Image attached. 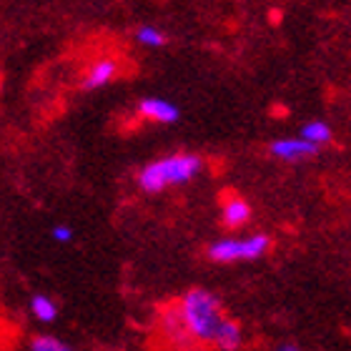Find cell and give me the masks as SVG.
Returning <instances> with one entry per match:
<instances>
[{"mask_svg":"<svg viewBox=\"0 0 351 351\" xmlns=\"http://www.w3.org/2000/svg\"><path fill=\"white\" fill-rule=\"evenodd\" d=\"M176 304H178L186 329L198 344V349L204 346V349L216 351L221 334L231 324V316L226 314L219 296L204 286H191L189 291H183L176 299Z\"/></svg>","mask_w":351,"mask_h":351,"instance_id":"6da1fadb","label":"cell"},{"mask_svg":"<svg viewBox=\"0 0 351 351\" xmlns=\"http://www.w3.org/2000/svg\"><path fill=\"white\" fill-rule=\"evenodd\" d=\"M204 171V158L196 154H171L146 163L136 176L143 193H163L173 186H186Z\"/></svg>","mask_w":351,"mask_h":351,"instance_id":"7a4b0ae2","label":"cell"},{"mask_svg":"<svg viewBox=\"0 0 351 351\" xmlns=\"http://www.w3.org/2000/svg\"><path fill=\"white\" fill-rule=\"evenodd\" d=\"M271 251V239L266 234H246V236H226L213 241L206 249V256L213 263L231 266V263H246L266 256Z\"/></svg>","mask_w":351,"mask_h":351,"instance_id":"3957f363","label":"cell"},{"mask_svg":"<svg viewBox=\"0 0 351 351\" xmlns=\"http://www.w3.org/2000/svg\"><path fill=\"white\" fill-rule=\"evenodd\" d=\"M154 339L158 351H198V344L186 329L178 304H163L154 316Z\"/></svg>","mask_w":351,"mask_h":351,"instance_id":"277c9868","label":"cell"},{"mask_svg":"<svg viewBox=\"0 0 351 351\" xmlns=\"http://www.w3.org/2000/svg\"><path fill=\"white\" fill-rule=\"evenodd\" d=\"M271 156L274 158H278V161H286V163H296V161H306V158H311V156L319 154V148L311 146L308 141H304L301 136H296V138H278L274 141L269 146Z\"/></svg>","mask_w":351,"mask_h":351,"instance_id":"5b68a950","label":"cell"},{"mask_svg":"<svg viewBox=\"0 0 351 351\" xmlns=\"http://www.w3.org/2000/svg\"><path fill=\"white\" fill-rule=\"evenodd\" d=\"M118 73H121V66H118L116 60L98 58L86 68V73H83V78H81V88L83 90H98V88L116 81Z\"/></svg>","mask_w":351,"mask_h":351,"instance_id":"8992f818","label":"cell"},{"mask_svg":"<svg viewBox=\"0 0 351 351\" xmlns=\"http://www.w3.org/2000/svg\"><path fill=\"white\" fill-rule=\"evenodd\" d=\"M251 221V204L239 193L221 198V223L226 228H243Z\"/></svg>","mask_w":351,"mask_h":351,"instance_id":"52a82bcc","label":"cell"},{"mask_svg":"<svg viewBox=\"0 0 351 351\" xmlns=\"http://www.w3.org/2000/svg\"><path fill=\"white\" fill-rule=\"evenodd\" d=\"M138 116L143 121H151V123H176L178 121V108L173 103L166 101V98H156V95H148L138 103Z\"/></svg>","mask_w":351,"mask_h":351,"instance_id":"ba28073f","label":"cell"},{"mask_svg":"<svg viewBox=\"0 0 351 351\" xmlns=\"http://www.w3.org/2000/svg\"><path fill=\"white\" fill-rule=\"evenodd\" d=\"M28 308H30V316H33L38 324H53L60 314L56 299L48 296V293H36V296H30Z\"/></svg>","mask_w":351,"mask_h":351,"instance_id":"9c48e42d","label":"cell"},{"mask_svg":"<svg viewBox=\"0 0 351 351\" xmlns=\"http://www.w3.org/2000/svg\"><path fill=\"white\" fill-rule=\"evenodd\" d=\"M301 138L308 141L311 146L316 148H322L326 146V143H331V138H334V131H331V125L329 123H324V121H308V123L301 125V133H299Z\"/></svg>","mask_w":351,"mask_h":351,"instance_id":"30bf717a","label":"cell"},{"mask_svg":"<svg viewBox=\"0 0 351 351\" xmlns=\"http://www.w3.org/2000/svg\"><path fill=\"white\" fill-rule=\"evenodd\" d=\"M28 351H78L73 344L63 341L60 337H53V334H36L30 337Z\"/></svg>","mask_w":351,"mask_h":351,"instance_id":"8fae6325","label":"cell"},{"mask_svg":"<svg viewBox=\"0 0 351 351\" xmlns=\"http://www.w3.org/2000/svg\"><path fill=\"white\" fill-rule=\"evenodd\" d=\"M136 40L141 45H146V48H161V45H166L169 38H166V33L161 28H156V25H141L136 30Z\"/></svg>","mask_w":351,"mask_h":351,"instance_id":"7c38bea8","label":"cell"},{"mask_svg":"<svg viewBox=\"0 0 351 351\" xmlns=\"http://www.w3.org/2000/svg\"><path fill=\"white\" fill-rule=\"evenodd\" d=\"M51 236H53V241H58V243H71V241H73V228L66 226V223H58V226H53V228H51Z\"/></svg>","mask_w":351,"mask_h":351,"instance_id":"4fadbf2b","label":"cell"},{"mask_svg":"<svg viewBox=\"0 0 351 351\" xmlns=\"http://www.w3.org/2000/svg\"><path fill=\"white\" fill-rule=\"evenodd\" d=\"M276 351H301V349H299V346H296V344H281Z\"/></svg>","mask_w":351,"mask_h":351,"instance_id":"5bb4252c","label":"cell"}]
</instances>
